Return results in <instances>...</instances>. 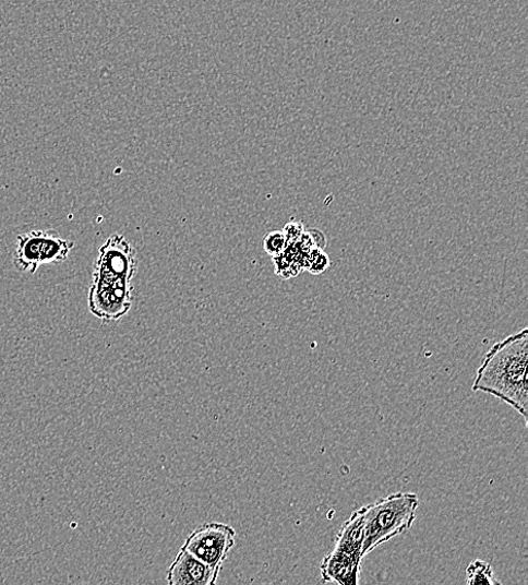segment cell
I'll return each instance as SVG.
<instances>
[{
    "label": "cell",
    "instance_id": "cell-12",
    "mask_svg": "<svg viewBox=\"0 0 528 585\" xmlns=\"http://www.w3.org/2000/svg\"><path fill=\"white\" fill-rule=\"evenodd\" d=\"M288 238L284 231H273L265 236L263 248L272 259L285 251Z\"/></svg>",
    "mask_w": 528,
    "mask_h": 585
},
{
    "label": "cell",
    "instance_id": "cell-1",
    "mask_svg": "<svg viewBox=\"0 0 528 585\" xmlns=\"http://www.w3.org/2000/svg\"><path fill=\"white\" fill-rule=\"evenodd\" d=\"M528 331L523 329L485 354L472 390L495 396L515 409L528 423Z\"/></svg>",
    "mask_w": 528,
    "mask_h": 585
},
{
    "label": "cell",
    "instance_id": "cell-11",
    "mask_svg": "<svg viewBox=\"0 0 528 585\" xmlns=\"http://www.w3.org/2000/svg\"><path fill=\"white\" fill-rule=\"evenodd\" d=\"M329 266L331 260L324 249L314 247L310 250L304 264V271L313 275H320L325 273Z\"/></svg>",
    "mask_w": 528,
    "mask_h": 585
},
{
    "label": "cell",
    "instance_id": "cell-3",
    "mask_svg": "<svg viewBox=\"0 0 528 585\" xmlns=\"http://www.w3.org/2000/svg\"><path fill=\"white\" fill-rule=\"evenodd\" d=\"M74 247V241L62 238L57 231H31L17 237L13 264L20 273L33 275L43 265L64 263Z\"/></svg>",
    "mask_w": 528,
    "mask_h": 585
},
{
    "label": "cell",
    "instance_id": "cell-2",
    "mask_svg": "<svg viewBox=\"0 0 528 585\" xmlns=\"http://www.w3.org/2000/svg\"><path fill=\"white\" fill-rule=\"evenodd\" d=\"M419 498L399 492L363 506L365 536L363 559L384 542L410 529L416 521Z\"/></svg>",
    "mask_w": 528,
    "mask_h": 585
},
{
    "label": "cell",
    "instance_id": "cell-6",
    "mask_svg": "<svg viewBox=\"0 0 528 585\" xmlns=\"http://www.w3.org/2000/svg\"><path fill=\"white\" fill-rule=\"evenodd\" d=\"M131 280H92L88 307L98 319L109 322L123 318L132 307Z\"/></svg>",
    "mask_w": 528,
    "mask_h": 585
},
{
    "label": "cell",
    "instance_id": "cell-13",
    "mask_svg": "<svg viewBox=\"0 0 528 585\" xmlns=\"http://www.w3.org/2000/svg\"><path fill=\"white\" fill-rule=\"evenodd\" d=\"M284 232L289 241H297L304 232L303 225L300 223H292L286 226Z\"/></svg>",
    "mask_w": 528,
    "mask_h": 585
},
{
    "label": "cell",
    "instance_id": "cell-7",
    "mask_svg": "<svg viewBox=\"0 0 528 585\" xmlns=\"http://www.w3.org/2000/svg\"><path fill=\"white\" fill-rule=\"evenodd\" d=\"M221 570L207 566L187 551L176 557L167 571L170 585H211L216 584Z\"/></svg>",
    "mask_w": 528,
    "mask_h": 585
},
{
    "label": "cell",
    "instance_id": "cell-9",
    "mask_svg": "<svg viewBox=\"0 0 528 585\" xmlns=\"http://www.w3.org/2000/svg\"><path fill=\"white\" fill-rule=\"evenodd\" d=\"M365 536L363 506L353 512L349 520L340 528L333 550L362 557V548ZM364 560V559H363Z\"/></svg>",
    "mask_w": 528,
    "mask_h": 585
},
{
    "label": "cell",
    "instance_id": "cell-8",
    "mask_svg": "<svg viewBox=\"0 0 528 585\" xmlns=\"http://www.w3.org/2000/svg\"><path fill=\"white\" fill-rule=\"evenodd\" d=\"M363 559L358 556L332 550L324 559L321 571L325 583L358 585Z\"/></svg>",
    "mask_w": 528,
    "mask_h": 585
},
{
    "label": "cell",
    "instance_id": "cell-10",
    "mask_svg": "<svg viewBox=\"0 0 528 585\" xmlns=\"http://www.w3.org/2000/svg\"><path fill=\"white\" fill-rule=\"evenodd\" d=\"M467 583L495 585L500 582L495 578L494 570L482 560L472 561L467 569Z\"/></svg>",
    "mask_w": 528,
    "mask_h": 585
},
{
    "label": "cell",
    "instance_id": "cell-4",
    "mask_svg": "<svg viewBox=\"0 0 528 585\" xmlns=\"http://www.w3.org/2000/svg\"><path fill=\"white\" fill-rule=\"evenodd\" d=\"M235 538L236 530L231 526L223 523H206L191 533L182 550L209 568L223 570L235 546Z\"/></svg>",
    "mask_w": 528,
    "mask_h": 585
},
{
    "label": "cell",
    "instance_id": "cell-5",
    "mask_svg": "<svg viewBox=\"0 0 528 585\" xmlns=\"http://www.w3.org/2000/svg\"><path fill=\"white\" fill-rule=\"evenodd\" d=\"M137 268L135 250L122 235H113L99 247L93 280H131Z\"/></svg>",
    "mask_w": 528,
    "mask_h": 585
}]
</instances>
